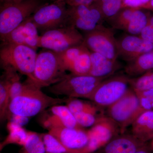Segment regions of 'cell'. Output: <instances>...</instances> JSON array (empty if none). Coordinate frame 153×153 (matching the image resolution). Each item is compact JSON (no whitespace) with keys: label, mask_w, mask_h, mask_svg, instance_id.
<instances>
[{"label":"cell","mask_w":153,"mask_h":153,"mask_svg":"<svg viewBox=\"0 0 153 153\" xmlns=\"http://www.w3.org/2000/svg\"><path fill=\"white\" fill-rule=\"evenodd\" d=\"M68 99L49 96L43 92L41 88L27 81L21 94L11 100L10 111L11 114L32 117L48 108L67 102Z\"/></svg>","instance_id":"cell-1"},{"label":"cell","mask_w":153,"mask_h":153,"mask_svg":"<svg viewBox=\"0 0 153 153\" xmlns=\"http://www.w3.org/2000/svg\"><path fill=\"white\" fill-rule=\"evenodd\" d=\"M106 78L70 73L66 74L59 82L49 86V91L56 95L89 100L102 81Z\"/></svg>","instance_id":"cell-2"},{"label":"cell","mask_w":153,"mask_h":153,"mask_svg":"<svg viewBox=\"0 0 153 153\" xmlns=\"http://www.w3.org/2000/svg\"><path fill=\"white\" fill-rule=\"evenodd\" d=\"M1 44L0 61L3 67H10L26 75L28 81H33V73L38 55L36 50L25 45Z\"/></svg>","instance_id":"cell-3"},{"label":"cell","mask_w":153,"mask_h":153,"mask_svg":"<svg viewBox=\"0 0 153 153\" xmlns=\"http://www.w3.org/2000/svg\"><path fill=\"white\" fill-rule=\"evenodd\" d=\"M57 52L43 51L37 55L33 81L28 82L37 87H49L59 82L66 75Z\"/></svg>","instance_id":"cell-4"},{"label":"cell","mask_w":153,"mask_h":153,"mask_svg":"<svg viewBox=\"0 0 153 153\" xmlns=\"http://www.w3.org/2000/svg\"><path fill=\"white\" fill-rule=\"evenodd\" d=\"M147 111L131 87L122 98L108 108V116L117 124L121 134H122L128 127L131 125L137 118Z\"/></svg>","instance_id":"cell-5"},{"label":"cell","mask_w":153,"mask_h":153,"mask_svg":"<svg viewBox=\"0 0 153 153\" xmlns=\"http://www.w3.org/2000/svg\"><path fill=\"white\" fill-rule=\"evenodd\" d=\"M42 5L41 0H24L19 2L1 4V38L10 33Z\"/></svg>","instance_id":"cell-6"},{"label":"cell","mask_w":153,"mask_h":153,"mask_svg":"<svg viewBox=\"0 0 153 153\" xmlns=\"http://www.w3.org/2000/svg\"><path fill=\"white\" fill-rule=\"evenodd\" d=\"M84 37L79 30L66 26L44 32L40 36L39 47L57 53L83 44Z\"/></svg>","instance_id":"cell-7"},{"label":"cell","mask_w":153,"mask_h":153,"mask_svg":"<svg viewBox=\"0 0 153 153\" xmlns=\"http://www.w3.org/2000/svg\"><path fill=\"white\" fill-rule=\"evenodd\" d=\"M130 79L124 75H117L102 81L90 100L99 107H107L123 97L128 90Z\"/></svg>","instance_id":"cell-8"},{"label":"cell","mask_w":153,"mask_h":153,"mask_svg":"<svg viewBox=\"0 0 153 153\" xmlns=\"http://www.w3.org/2000/svg\"><path fill=\"white\" fill-rule=\"evenodd\" d=\"M83 37V44L91 52L117 60V41L111 29L100 25L92 31L85 33Z\"/></svg>","instance_id":"cell-9"},{"label":"cell","mask_w":153,"mask_h":153,"mask_svg":"<svg viewBox=\"0 0 153 153\" xmlns=\"http://www.w3.org/2000/svg\"><path fill=\"white\" fill-rule=\"evenodd\" d=\"M63 1L58 0L53 4H43L31 16L38 30L44 32L66 27L67 7Z\"/></svg>","instance_id":"cell-10"},{"label":"cell","mask_w":153,"mask_h":153,"mask_svg":"<svg viewBox=\"0 0 153 153\" xmlns=\"http://www.w3.org/2000/svg\"><path fill=\"white\" fill-rule=\"evenodd\" d=\"M105 21L100 9L94 3L90 5L68 6L66 26L84 33L92 31Z\"/></svg>","instance_id":"cell-11"},{"label":"cell","mask_w":153,"mask_h":153,"mask_svg":"<svg viewBox=\"0 0 153 153\" xmlns=\"http://www.w3.org/2000/svg\"><path fill=\"white\" fill-rule=\"evenodd\" d=\"M57 53L65 71L77 75H88L91 68V51L83 43Z\"/></svg>","instance_id":"cell-12"},{"label":"cell","mask_w":153,"mask_h":153,"mask_svg":"<svg viewBox=\"0 0 153 153\" xmlns=\"http://www.w3.org/2000/svg\"><path fill=\"white\" fill-rule=\"evenodd\" d=\"M88 131L90 137L88 145L94 151L104 146L120 133L117 124L109 117L104 115L98 119Z\"/></svg>","instance_id":"cell-13"},{"label":"cell","mask_w":153,"mask_h":153,"mask_svg":"<svg viewBox=\"0 0 153 153\" xmlns=\"http://www.w3.org/2000/svg\"><path fill=\"white\" fill-rule=\"evenodd\" d=\"M31 16L7 36L1 38L2 44L25 45L36 51L39 48L40 36L38 35V29L32 21Z\"/></svg>","instance_id":"cell-14"},{"label":"cell","mask_w":153,"mask_h":153,"mask_svg":"<svg viewBox=\"0 0 153 153\" xmlns=\"http://www.w3.org/2000/svg\"><path fill=\"white\" fill-rule=\"evenodd\" d=\"M117 41L119 57L127 62L153 49V44L140 36L126 34Z\"/></svg>","instance_id":"cell-15"},{"label":"cell","mask_w":153,"mask_h":153,"mask_svg":"<svg viewBox=\"0 0 153 153\" xmlns=\"http://www.w3.org/2000/svg\"><path fill=\"white\" fill-rule=\"evenodd\" d=\"M48 133L70 149H82L87 146L90 141L88 130L82 128H54L49 130Z\"/></svg>","instance_id":"cell-16"},{"label":"cell","mask_w":153,"mask_h":153,"mask_svg":"<svg viewBox=\"0 0 153 153\" xmlns=\"http://www.w3.org/2000/svg\"><path fill=\"white\" fill-rule=\"evenodd\" d=\"M50 111V114L46 115L42 122V126L48 131L59 128H82L67 105H57L51 107Z\"/></svg>","instance_id":"cell-17"},{"label":"cell","mask_w":153,"mask_h":153,"mask_svg":"<svg viewBox=\"0 0 153 153\" xmlns=\"http://www.w3.org/2000/svg\"><path fill=\"white\" fill-rule=\"evenodd\" d=\"M147 143L138 140L131 134L118 136L102 147L99 153H135Z\"/></svg>","instance_id":"cell-18"},{"label":"cell","mask_w":153,"mask_h":153,"mask_svg":"<svg viewBox=\"0 0 153 153\" xmlns=\"http://www.w3.org/2000/svg\"><path fill=\"white\" fill-rule=\"evenodd\" d=\"M120 67L117 60H113L99 53L91 52V68L88 75L107 78Z\"/></svg>","instance_id":"cell-19"},{"label":"cell","mask_w":153,"mask_h":153,"mask_svg":"<svg viewBox=\"0 0 153 153\" xmlns=\"http://www.w3.org/2000/svg\"><path fill=\"white\" fill-rule=\"evenodd\" d=\"M131 134L145 143L153 139V110L142 114L131 124Z\"/></svg>","instance_id":"cell-20"},{"label":"cell","mask_w":153,"mask_h":153,"mask_svg":"<svg viewBox=\"0 0 153 153\" xmlns=\"http://www.w3.org/2000/svg\"><path fill=\"white\" fill-rule=\"evenodd\" d=\"M150 14V11L136 8L127 20L123 31L130 35L140 36L147 24Z\"/></svg>","instance_id":"cell-21"},{"label":"cell","mask_w":153,"mask_h":153,"mask_svg":"<svg viewBox=\"0 0 153 153\" xmlns=\"http://www.w3.org/2000/svg\"><path fill=\"white\" fill-rule=\"evenodd\" d=\"M153 70V49L128 62L125 71L128 75L140 76Z\"/></svg>","instance_id":"cell-22"},{"label":"cell","mask_w":153,"mask_h":153,"mask_svg":"<svg viewBox=\"0 0 153 153\" xmlns=\"http://www.w3.org/2000/svg\"><path fill=\"white\" fill-rule=\"evenodd\" d=\"M11 81L4 73L0 82V119L1 122L11 116L10 105L11 102Z\"/></svg>","instance_id":"cell-23"},{"label":"cell","mask_w":153,"mask_h":153,"mask_svg":"<svg viewBox=\"0 0 153 153\" xmlns=\"http://www.w3.org/2000/svg\"><path fill=\"white\" fill-rule=\"evenodd\" d=\"M8 127L9 134L5 139L0 144L1 151L6 146L10 144L23 146L27 137L28 132L22 128L21 126L11 122L8 124Z\"/></svg>","instance_id":"cell-24"},{"label":"cell","mask_w":153,"mask_h":153,"mask_svg":"<svg viewBox=\"0 0 153 153\" xmlns=\"http://www.w3.org/2000/svg\"><path fill=\"white\" fill-rule=\"evenodd\" d=\"M42 134L34 132H28L25 144L19 153H46Z\"/></svg>","instance_id":"cell-25"},{"label":"cell","mask_w":153,"mask_h":153,"mask_svg":"<svg viewBox=\"0 0 153 153\" xmlns=\"http://www.w3.org/2000/svg\"><path fill=\"white\" fill-rule=\"evenodd\" d=\"M123 0H95L105 20L109 22L122 9Z\"/></svg>","instance_id":"cell-26"},{"label":"cell","mask_w":153,"mask_h":153,"mask_svg":"<svg viewBox=\"0 0 153 153\" xmlns=\"http://www.w3.org/2000/svg\"><path fill=\"white\" fill-rule=\"evenodd\" d=\"M66 105L73 114L82 112L98 114V106L76 98H68Z\"/></svg>","instance_id":"cell-27"},{"label":"cell","mask_w":153,"mask_h":153,"mask_svg":"<svg viewBox=\"0 0 153 153\" xmlns=\"http://www.w3.org/2000/svg\"><path fill=\"white\" fill-rule=\"evenodd\" d=\"M130 85L134 91L153 89V70L146 72L137 78H130Z\"/></svg>","instance_id":"cell-28"},{"label":"cell","mask_w":153,"mask_h":153,"mask_svg":"<svg viewBox=\"0 0 153 153\" xmlns=\"http://www.w3.org/2000/svg\"><path fill=\"white\" fill-rule=\"evenodd\" d=\"M42 136L46 152H65L73 150L66 147L49 133L42 134Z\"/></svg>","instance_id":"cell-29"},{"label":"cell","mask_w":153,"mask_h":153,"mask_svg":"<svg viewBox=\"0 0 153 153\" xmlns=\"http://www.w3.org/2000/svg\"><path fill=\"white\" fill-rule=\"evenodd\" d=\"M77 123L81 127L93 126L96 123L98 119L103 115L91 112H82L74 115Z\"/></svg>","instance_id":"cell-30"},{"label":"cell","mask_w":153,"mask_h":153,"mask_svg":"<svg viewBox=\"0 0 153 153\" xmlns=\"http://www.w3.org/2000/svg\"><path fill=\"white\" fill-rule=\"evenodd\" d=\"M151 0H123V8L126 7L140 8Z\"/></svg>","instance_id":"cell-31"},{"label":"cell","mask_w":153,"mask_h":153,"mask_svg":"<svg viewBox=\"0 0 153 153\" xmlns=\"http://www.w3.org/2000/svg\"><path fill=\"white\" fill-rule=\"evenodd\" d=\"M140 36L153 44V25L147 24Z\"/></svg>","instance_id":"cell-32"},{"label":"cell","mask_w":153,"mask_h":153,"mask_svg":"<svg viewBox=\"0 0 153 153\" xmlns=\"http://www.w3.org/2000/svg\"><path fill=\"white\" fill-rule=\"evenodd\" d=\"M68 6L78 5H90L95 1V0H61Z\"/></svg>","instance_id":"cell-33"},{"label":"cell","mask_w":153,"mask_h":153,"mask_svg":"<svg viewBox=\"0 0 153 153\" xmlns=\"http://www.w3.org/2000/svg\"><path fill=\"white\" fill-rule=\"evenodd\" d=\"M13 116L10 117L13 122H12L13 123L16 124L19 126H22L26 124L28 122V117H24L21 116L16 115L13 114H12Z\"/></svg>","instance_id":"cell-34"},{"label":"cell","mask_w":153,"mask_h":153,"mask_svg":"<svg viewBox=\"0 0 153 153\" xmlns=\"http://www.w3.org/2000/svg\"><path fill=\"white\" fill-rule=\"evenodd\" d=\"M137 95L143 97L149 100L151 102L153 100V89L143 91H134ZM152 104V103H151Z\"/></svg>","instance_id":"cell-35"},{"label":"cell","mask_w":153,"mask_h":153,"mask_svg":"<svg viewBox=\"0 0 153 153\" xmlns=\"http://www.w3.org/2000/svg\"><path fill=\"white\" fill-rule=\"evenodd\" d=\"M94 152L91 149V148L88 146L82 149H74L70 151V152H46V153H92Z\"/></svg>","instance_id":"cell-36"},{"label":"cell","mask_w":153,"mask_h":153,"mask_svg":"<svg viewBox=\"0 0 153 153\" xmlns=\"http://www.w3.org/2000/svg\"><path fill=\"white\" fill-rule=\"evenodd\" d=\"M152 151L150 146H148L147 144H146L143 147L135 153H151Z\"/></svg>","instance_id":"cell-37"},{"label":"cell","mask_w":153,"mask_h":153,"mask_svg":"<svg viewBox=\"0 0 153 153\" xmlns=\"http://www.w3.org/2000/svg\"><path fill=\"white\" fill-rule=\"evenodd\" d=\"M140 8L151 11L153 13V0H151L149 2L142 6Z\"/></svg>","instance_id":"cell-38"},{"label":"cell","mask_w":153,"mask_h":153,"mask_svg":"<svg viewBox=\"0 0 153 153\" xmlns=\"http://www.w3.org/2000/svg\"><path fill=\"white\" fill-rule=\"evenodd\" d=\"M23 1L24 0H0L1 4L4 3L19 2Z\"/></svg>","instance_id":"cell-39"},{"label":"cell","mask_w":153,"mask_h":153,"mask_svg":"<svg viewBox=\"0 0 153 153\" xmlns=\"http://www.w3.org/2000/svg\"><path fill=\"white\" fill-rule=\"evenodd\" d=\"M150 147L152 150L153 151V139L152 140V142H151Z\"/></svg>","instance_id":"cell-40"},{"label":"cell","mask_w":153,"mask_h":153,"mask_svg":"<svg viewBox=\"0 0 153 153\" xmlns=\"http://www.w3.org/2000/svg\"><path fill=\"white\" fill-rule=\"evenodd\" d=\"M50 1H58V0H50Z\"/></svg>","instance_id":"cell-41"}]
</instances>
